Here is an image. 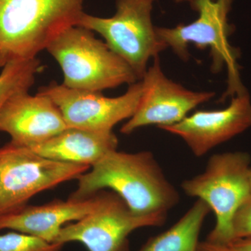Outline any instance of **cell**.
Returning <instances> with one entry per match:
<instances>
[{
  "mask_svg": "<svg viewBox=\"0 0 251 251\" xmlns=\"http://www.w3.org/2000/svg\"><path fill=\"white\" fill-rule=\"evenodd\" d=\"M46 50L60 66L62 85L69 88L101 92L139 81L121 57L85 27L67 28Z\"/></svg>",
  "mask_w": 251,
  "mask_h": 251,
  "instance_id": "cell-3",
  "label": "cell"
},
{
  "mask_svg": "<svg viewBox=\"0 0 251 251\" xmlns=\"http://www.w3.org/2000/svg\"><path fill=\"white\" fill-rule=\"evenodd\" d=\"M64 246L22 232L0 234V251H61Z\"/></svg>",
  "mask_w": 251,
  "mask_h": 251,
  "instance_id": "cell-17",
  "label": "cell"
},
{
  "mask_svg": "<svg viewBox=\"0 0 251 251\" xmlns=\"http://www.w3.org/2000/svg\"><path fill=\"white\" fill-rule=\"evenodd\" d=\"M143 92V82L139 80L114 98L100 92L75 90L54 82L41 87L38 93L47 96L55 103L68 128L110 132L117 124L134 115Z\"/></svg>",
  "mask_w": 251,
  "mask_h": 251,
  "instance_id": "cell-9",
  "label": "cell"
},
{
  "mask_svg": "<svg viewBox=\"0 0 251 251\" xmlns=\"http://www.w3.org/2000/svg\"><path fill=\"white\" fill-rule=\"evenodd\" d=\"M229 246L233 251H251V239H238Z\"/></svg>",
  "mask_w": 251,
  "mask_h": 251,
  "instance_id": "cell-20",
  "label": "cell"
},
{
  "mask_svg": "<svg viewBox=\"0 0 251 251\" xmlns=\"http://www.w3.org/2000/svg\"><path fill=\"white\" fill-rule=\"evenodd\" d=\"M90 168L49 159L10 142L0 148V218L21 211L38 193L77 179Z\"/></svg>",
  "mask_w": 251,
  "mask_h": 251,
  "instance_id": "cell-7",
  "label": "cell"
},
{
  "mask_svg": "<svg viewBox=\"0 0 251 251\" xmlns=\"http://www.w3.org/2000/svg\"><path fill=\"white\" fill-rule=\"evenodd\" d=\"M166 219L165 214L137 215L116 193L105 192L98 209L64 226L54 243L78 242L89 251H128L131 232L142 227H159Z\"/></svg>",
  "mask_w": 251,
  "mask_h": 251,
  "instance_id": "cell-8",
  "label": "cell"
},
{
  "mask_svg": "<svg viewBox=\"0 0 251 251\" xmlns=\"http://www.w3.org/2000/svg\"><path fill=\"white\" fill-rule=\"evenodd\" d=\"M251 126V100L245 90L232 97L227 108L198 110L162 130L179 137L196 157L241 134Z\"/></svg>",
  "mask_w": 251,
  "mask_h": 251,
  "instance_id": "cell-11",
  "label": "cell"
},
{
  "mask_svg": "<svg viewBox=\"0 0 251 251\" xmlns=\"http://www.w3.org/2000/svg\"><path fill=\"white\" fill-rule=\"evenodd\" d=\"M251 157L245 151L216 153L202 173L181 183L187 196L201 200L214 213L216 224L207 242L226 246L233 242L232 218L251 193Z\"/></svg>",
  "mask_w": 251,
  "mask_h": 251,
  "instance_id": "cell-4",
  "label": "cell"
},
{
  "mask_svg": "<svg viewBox=\"0 0 251 251\" xmlns=\"http://www.w3.org/2000/svg\"><path fill=\"white\" fill-rule=\"evenodd\" d=\"M77 187L70 198L92 197L110 189L137 215H168L179 202V194L167 179L151 151H110L77 178Z\"/></svg>",
  "mask_w": 251,
  "mask_h": 251,
  "instance_id": "cell-1",
  "label": "cell"
},
{
  "mask_svg": "<svg viewBox=\"0 0 251 251\" xmlns=\"http://www.w3.org/2000/svg\"><path fill=\"white\" fill-rule=\"evenodd\" d=\"M42 70V64L37 57L6 64L0 74V109L13 96L29 92L36 75Z\"/></svg>",
  "mask_w": 251,
  "mask_h": 251,
  "instance_id": "cell-16",
  "label": "cell"
},
{
  "mask_svg": "<svg viewBox=\"0 0 251 251\" xmlns=\"http://www.w3.org/2000/svg\"><path fill=\"white\" fill-rule=\"evenodd\" d=\"M250 182H251V168L250 171Z\"/></svg>",
  "mask_w": 251,
  "mask_h": 251,
  "instance_id": "cell-22",
  "label": "cell"
},
{
  "mask_svg": "<svg viewBox=\"0 0 251 251\" xmlns=\"http://www.w3.org/2000/svg\"><path fill=\"white\" fill-rule=\"evenodd\" d=\"M232 3V0H196L194 10L199 16L196 21L174 27H156L159 39L185 62L189 59V44L210 50L211 72L219 73L224 67L227 68L228 87L225 97H234L246 90L238 70L240 52L228 40L234 31L227 20Z\"/></svg>",
  "mask_w": 251,
  "mask_h": 251,
  "instance_id": "cell-5",
  "label": "cell"
},
{
  "mask_svg": "<svg viewBox=\"0 0 251 251\" xmlns=\"http://www.w3.org/2000/svg\"><path fill=\"white\" fill-rule=\"evenodd\" d=\"M153 60L141 80L143 92L138 109L120 129L123 134L129 135L147 126L163 128L176 125L215 96L213 92L188 90L171 80L163 72L159 56Z\"/></svg>",
  "mask_w": 251,
  "mask_h": 251,
  "instance_id": "cell-10",
  "label": "cell"
},
{
  "mask_svg": "<svg viewBox=\"0 0 251 251\" xmlns=\"http://www.w3.org/2000/svg\"><path fill=\"white\" fill-rule=\"evenodd\" d=\"M198 251H233L229 246L220 245L207 242H200Z\"/></svg>",
  "mask_w": 251,
  "mask_h": 251,
  "instance_id": "cell-19",
  "label": "cell"
},
{
  "mask_svg": "<svg viewBox=\"0 0 251 251\" xmlns=\"http://www.w3.org/2000/svg\"><path fill=\"white\" fill-rule=\"evenodd\" d=\"M84 0H0V68L36 58L55 36L76 25Z\"/></svg>",
  "mask_w": 251,
  "mask_h": 251,
  "instance_id": "cell-2",
  "label": "cell"
},
{
  "mask_svg": "<svg viewBox=\"0 0 251 251\" xmlns=\"http://www.w3.org/2000/svg\"><path fill=\"white\" fill-rule=\"evenodd\" d=\"M232 230L234 241L251 239V193L234 213Z\"/></svg>",
  "mask_w": 251,
  "mask_h": 251,
  "instance_id": "cell-18",
  "label": "cell"
},
{
  "mask_svg": "<svg viewBox=\"0 0 251 251\" xmlns=\"http://www.w3.org/2000/svg\"><path fill=\"white\" fill-rule=\"evenodd\" d=\"M105 192L82 200H55L38 206H26L21 211L0 218V230L12 229L54 243L68 223L77 221L97 210L103 202Z\"/></svg>",
  "mask_w": 251,
  "mask_h": 251,
  "instance_id": "cell-13",
  "label": "cell"
},
{
  "mask_svg": "<svg viewBox=\"0 0 251 251\" xmlns=\"http://www.w3.org/2000/svg\"><path fill=\"white\" fill-rule=\"evenodd\" d=\"M210 208L201 200L169 229L150 238L138 251H198L200 234Z\"/></svg>",
  "mask_w": 251,
  "mask_h": 251,
  "instance_id": "cell-15",
  "label": "cell"
},
{
  "mask_svg": "<svg viewBox=\"0 0 251 251\" xmlns=\"http://www.w3.org/2000/svg\"><path fill=\"white\" fill-rule=\"evenodd\" d=\"M58 107L47 96L21 92L11 97L0 109V131L11 142L31 148L67 128Z\"/></svg>",
  "mask_w": 251,
  "mask_h": 251,
  "instance_id": "cell-12",
  "label": "cell"
},
{
  "mask_svg": "<svg viewBox=\"0 0 251 251\" xmlns=\"http://www.w3.org/2000/svg\"><path fill=\"white\" fill-rule=\"evenodd\" d=\"M176 2H188V4L191 5V8L194 10L195 6H196V0H175Z\"/></svg>",
  "mask_w": 251,
  "mask_h": 251,
  "instance_id": "cell-21",
  "label": "cell"
},
{
  "mask_svg": "<svg viewBox=\"0 0 251 251\" xmlns=\"http://www.w3.org/2000/svg\"><path fill=\"white\" fill-rule=\"evenodd\" d=\"M117 147L118 138L112 131L67 128L30 148L49 159L92 167Z\"/></svg>",
  "mask_w": 251,
  "mask_h": 251,
  "instance_id": "cell-14",
  "label": "cell"
},
{
  "mask_svg": "<svg viewBox=\"0 0 251 251\" xmlns=\"http://www.w3.org/2000/svg\"><path fill=\"white\" fill-rule=\"evenodd\" d=\"M154 1L116 0V12L112 17H97L83 12L76 25L100 34L141 80L148 70L149 61L168 49L157 35L153 25Z\"/></svg>",
  "mask_w": 251,
  "mask_h": 251,
  "instance_id": "cell-6",
  "label": "cell"
}]
</instances>
